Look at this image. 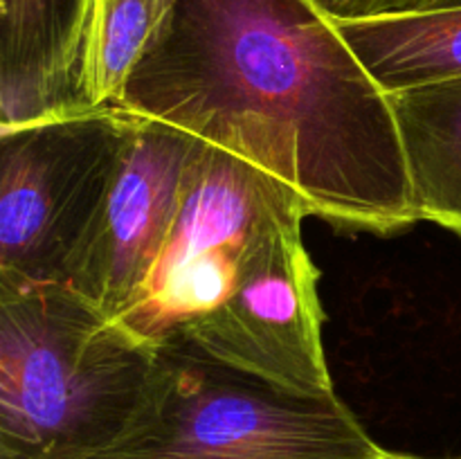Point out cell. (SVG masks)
I'll use <instances>...</instances> for the list:
<instances>
[{
	"label": "cell",
	"mask_w": 461,
	"mask_h": 459,
	"mask_svg": "<svg viewBox=\"0 0 461 459\" xmlns=\"http://www.w3.org/2000/svg\"><path fill=\"white\" fill-rule=\"evenodd\" d=\"M419 220L461 237V76L387 93Z\"/></svg>",
	"instance_id": "9"
},
{
	"label": "cell",
	"mask_w": 461,
	"mask_h": 459,
	"mask_svg": "<svg viewBox=\"0 0 461 459\" xmlns=\"http://www.w3.org/2000/svg\"><path fill=\"white\" fill-rule=\"evenodd\" d=\"M174 0H86L77 58L84 112L115 106L131 72L169 18Z\"/></svg>",
	"instance_id": "11"
},
{
	"label": "cell",
	"mask_w": 461,
	"mask_h": 459,
	"mask_svg": "<svg viewBox=\"0 0 461 459\" xmlns=\"http://www.w3.org/2000/svg\"><path fill=\"white\" fill-rule=\"evenodd\" d=\"M196 142L187 130L129 112L111 187L68 282L108 318H120L153 273Z\"/></svg>",
	"instance_id": "7"
},
{
	"label": "cell",
	"mask_w": 461,
	"mask_h": 459,
	"mask_svg": "<svg viewBox=\"0 0 461 459\" xmlns=\"http://www.w3.org/2000/svg\"><path fill=\"white\" fill-rule=\"evenodd\" d=\"M331 18H372L459 9L461 0H315Z\"/></svg>",
	"instance_id": "12"
},
{
	"label": "cell",
	"mask_w": 461,
	"mask_h": 459,
	"mask_svg": "<svg viewBox=\"0 0 461 459\" xmlns=\"http://www.w3.org/2000/svg\"><path fill=\"white\" fill-rule=\"evenodd\" d=\"M369 459H461V457H417V454H403V453H387V450H381L376 457Z\"/></svg>",
	"instance_id": "13"
},
{
	"label": "cell",
	"mask_w": 461,
	"mask_h": 459,
	"mask_svg": "<svg viewBox=\"0 0 461 459\" xmlns=\"http://www.w3.org/2000/svg\"><path fill=\"white\" fill-rule=\"evenodd\" d=\"M156 346L66 284L0 288V459H90L133 421Z\"/></svg>",
	"instance_id": "2"
},
{
	"label": "cell",
	"mask_w": 461,
	"mask_h": 459,
	"mask_svg": "<svg viewBox=\"0 0 461 459\" xmlns=\"http://www.w3.org/2000/svg\"><path fill=\"white\" fill-rule=\"evenodd\" d=\"M291 196L282 180L198 140L160 256L117 322L151 346L176 345L223 300L257 225Z\"/></svg>",
	"instance_id": "6"
},
{
	"label": "cell",
	"mask_w": 461,
	"mask_h": 459,
	"mask_svg": "<svg viewBox=\"0 0 461 459\" xmlns=\"http://www.w3.org/2000/svg\"><path fill=\"white\" fill-rule=\"evenodd\" d=\"M129 112L0 130V288L70 282L111 187Z\"/></svg>",
	"instance_id": "4"
},
{
	"label": "cell",
	"mask_w": 461,
	"mask_h": 459,
	"mask_svg": "<svg viewBox=\"0 0 461 459\" xmlns=\"http://www.w3.org/2000/svg\"><path fill=\"white\" fill-rule=\"evenodd\" d=\"M113 108L250 162L338 225L419 220L390 97L315 0H174Z\"/></svg>",
	"instance_id": "1"
},
{
	"label": "cell",
	"mask_w": 461,
	"mask_h": 459,
	"mask_svg": "<svg viewBox=\"0 0 461 459\" xmlns=\"http://www.w3.org/2000/svg\"><path fill=\"white\" fill-rule=\"evenodd\" d=\"M309 207L291 196L257 225L223 300L176 345L300 394H331L318 270L302 241Z\"/></svg>",
	"instance_id": "5"
},
{
	"label": "cell",
	"mask_w": 461,
	"mask_h": 459,
	"mask_svg": "<svg viewBox=\"0 0 461 459\" xmlns=\"http://www.w3.org/2000/svg\"><path fill=\"white\" fill-rule=\"evenodd\" d=\"M86 0H0V130L79 115Z\"/></svg>",
	"instance_id": "8"
},
{
	"label": "cell",
	"mask_w": 461,
	"mask_h": 459,
	"mask_svg": "<svg viewBox=\"0 0 461 459\" xmlns=\"http://www.w3.org/2000/svg\"><path fill=\"white\" fill-rule=\"evenodd\" d=\"M381 446L331 394H300L187 346H156L124 435L90 459H369Z\"/></svg>",
	"instance_id": "3"
},
{
	"label": "cell",
	"mask_w": 461,
	"mask_h": 459,
	"mask_svg": "<svg viewBox=\"0 0 461 459\" xmlns=\"http://www.w3.org/2000/svg\"><path fill=\"white\" fill-rule=\"evenodd\" d=\"M333 21L385 93L461 76V7Z\"/></svg>",
	"instance_id": "10"
}]
</instances>
